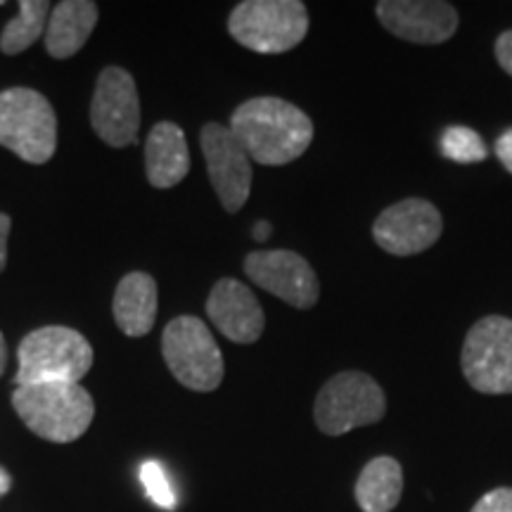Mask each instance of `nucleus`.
I'll return each mask as SVG.
<instances>
[{"label": "nucleus", "instance_id": "obj_8", "mask_svg": "<svg viewBox=\"0 0 512 512\" xmlns=\"http://www.w3.org/2000/svg\"><path fill=\"white\" fill-rule=\"evenodd\" d=\"M460 366L475 392L512 394V318L477 320L465 337Z\"/></svg>", "mask_w": 512, "mask_h": 512}, {"label": "nucleus", "instance_id": "obj_17", "mask_svg": "<svg viewBox=\"0 0 512 512\" xmlns=\"http://www.w3.org/2000/svg\"><path fill=\"white\" fill-rule=\"evenodd\" d=\"M114 320L128 337H143L157 320V283L147 273H128L114 294Z\"/></svg>", "mask_w": 512, "mask_h": 512}, {"label": "nucleus", "instance_id": "obj_5", "mask_svg": "<svg viewBox=\"0 0 512 512\" xmlns=\"http://www.w3.org/2000/svg\"><path fill=\"white\" fill-rule=\"evenodd\" d=\"M0 145L29 164H46L57 150V119L46 95L34 88L0 93Z\"/></svg>", "mask_w": 512, "mask_h": 512}, {"label": "nucleus", "instance_id": "obj_20", "mask_svg": "<svg viewBox=\"0 0 512 512\" xmlns=\"http://www.w3.org/2000/svg\"><path fill=\"white\" fill-rule=\"evenodd\" d=\"M441 152L458 164L484 162L486 155H489L482 136L467 126H448L444 136H441Z\"/></svg>", "mask_w": 512, "mask_h": 512}, {"label": "nucleus", "instance_id": "obj_13", "mask_svg": "<svg viewBox=\"0 0 512 512\" xmlns=\"http://www.w3.org/2000/svg\"><path fill=\"white\" fill-rule=\"evenodd\" d=\"M375 12L389 34L422 46L444 43L458 29V10L444 0H382Z\"/></svg>", "mask_w": 512, "mask_h": 512}, {"label": "nucleus", "instance_id": "obj_7", "mask_svg": "<svg viewBox=\"0 0 512 512\" xmlns=\"http://www.w3.org/2000/svg\"><path fill=\"white\" fill-rule=\"evenodd\" d=\"M162 354L166 366L192 392H214L223 380V356L204 320L178 316L164 328Z\"/></svg>", "mask_w": 512, "mask_h": 512}, {"label": "nucleus", "instance_id": "obj_18", "mask_svg": "<svg viewBox=\"0 0 512 512\" xmlns=\"http://www.w3.org/2000/svg\"><path fill=\"white\" fill-rule=\"evenodd\" d=\"M403 494V472L394 458H373L356 482V501L363 512H392Z\"/></svg>", "mask_w": 512, "mask_h": 512}, {"label": "nucleus", "instance_id": "obj_3", "mask_svg": "<svg viewBox=\"0 0 512 512\" xmlns=\"http://www.w3.org/2000/svg\"><path fill=\"white\" fill-rule=\"evenodd\" d=\"M17 387L41 382H79L93 366V347L72 328L48 325L29 332L17 349Z\"/></svg>", "mask_w": 512, "mask_h": 512}, {"label": "nucleus", "instance_id": "obj_19", "mask_svg": "<svg viewBox=\"0 0 512 512\" xmlns=\"http://www.w3.org/2000/svg\"><path fill=\"white\" fill-rule=\"evenodd\" d=\"M48 12L50 3H46V0H22L19 3V15L3 29L0 50L5 55H17L24 53L29 46H34L36 38L46 29Z\"/></svg>", "mask_w": 512, "mask_h": 512}, {"label": "nucleus", "instance_id": "obj_21", "mask_svg": "<svg viewBox=\"0 0 512 512\" xmlns=\"http://www.w3.org/2000/svg\"><path fill=\"white\" fill-rule=\"evenodd\" d=\"M140 482H143L147 496H150L159 508L164 510L176 508V494L174 489H171L169 477L164 475L162 465L155 463V460H147V463H143V467H140Z\"/></svg>", "mask_w": 512, "mask_h": 512}, {"label": "nucleus", "instance_id": "obj_25", "mask_svg": "<svg viewBox=\"0 0 512 512\" xmlns=\"http://www.w3.org/2000/svg\"><path fill=\"white\" fill-rule=\"evenodd\" d=\"M10 216L0 214V273L8 264V235H10Z\"/></svg>", "mask_w": 512, "mask_h": 512}, {"label": "nucleus", "instance_id": "obj_4", "mask_svg": "<svg viewBox=\"0 0 512 512\" xmlns=\"http://www.w3.org/2000/svg\"><path fill=\"white\" fill-rule=\"evenodd\" d=\"M228 31L254 53H287L309 34V12L299 0H245L230 12Z\"/></svg>", "mask_w": 512, "mask_h": 512}, {"label": "nucleus", "instance_id": "obj_12", "mask_svg": "<svg viewBox=\"0 0 512 512\" xmlns=\"http://www.w3.org/2000/svg\"><path fill=\"white\" fill-rule=\"evenodd\" d=\"M245 273L261 290L275 294L294 309H311L320 297L316 271L304 256L290 249L247 254Z\"/></svg>", "mask_w": 512, "mask_h": 512}, {"label": "nucleus", "instance_id": "obj_23", "mask_svg": "<svg viewBox=\"0 0 512 512\" xmlns=\"http://www.w3.org/2000/svg\"><path fill=\"white\" fill-rule=\"evenodd\" d=\"M496 57L505 74L512 76V29L503 31L496 41Z\"/></svg>", "mask_w": 512, "mask_h": 512}, {"label": "nucleus", "instance_id": "obj_24", "mask_svg": "<svg viewBox=\"0 0 512 512\" xmlns=\"http://www.w3.org/2000/svg\"><path fill=\"white\" fill-rule=\"evenodd\" d=\"M496 155L501 159V164L512 174V128L501 133V138L496 140Z\"/></svg>", "mask_w": 512, "mask_h": 512}, {"label": "nucleus", "instance_id": "obj_14", "mask_svg": "<svg viewBox=\"0 0 512 512\" xmlns=\"http://www.w3.org/2000/svg\"><path fill=\"white\" fill-rule=\"evenodd\" d=\"M207 313L216 330L235 344L256 342L266 325L259 299L245 283L235 278H223L214 285L207 299Z\"/></svg>", "mask_w": 512, "mask_h": 512}, {"label": "nucleus", "instance_id": "obj_11", "mask_svg": "<svg viewBox=\"0 0 512 512\" xmlns=\"http://www.w3.org/2000/svg\"><path fill=\"white\" fill-rule=\"evenodd\" d=\"M444 230L439 209L420 197L392 204L377 216L373 238L377 247L394 256H413L437 245Z\"/></svg>", "mask_w": 512, "mask_h": 512}, {"label": "nucleus", "instance_id": "obj_15", "mask_svg": "<svg viewBox=\"0 0 512 512\" xmlns=\"http://www.w3.org/2000/svg\"><path fill=\"white\" fill-rule=\"evenodd\" d=\"M190 150L181 126L162 121L150 131L145 143V174L155 188H174L188 176Z\"/></svg>", "mask_w": 512, "mask_h": 512}, {"label": "nucleus", "instance_id": "obj_16", "mask_svg": "<svg viewBox=\"0 0 512 512\" xmlns=\"http://www.w3.org/2000/svg\"><path fill=\"white\" fill-rule=\"evenodd\" d=\"M98 24V5L91 0H64L50 10L46 29V50L50 57L64 60L83 48Z\"/></svg>", "mask_w": 512, "mask_h": 512}, {"label": "nucleus", "instance_id": "obj_2", "mask_svg": "<svg viewBox=\"0 0 512 512\" xmlns=\"http://www.w3.org/2000/svg\"><path fill=\"white\" fill-rule=\"evenodd\" d=\"M12 406L36 437L69 444L91 427L95 403L79 382H41L17 387Z\"/></svg>", "mask_w": 512, "mask_h": 512}, {"label": "nucleus", "instance_id": "obj_22", "mask_svg": "<svg viewBox=\"0 0 512 512\" xmlns=\"http://www.w3.org/2000/svg\"><path fill=\"white\" fill-rule=\"evenodd\" d=\"M470 512H512V489H494L484 494Z\"/></svg>", "mask_w": 512, "mask_h": 512}, {"label": "nucleus", "instance_id": "obj_28", "mask_svg": "<svg viewBox=\"0 0 512 512\" xmlns=\"http://www.w3.org/2000/svg\"><path fill=\"white\" fill-rule=\"evenodd\" d=\"M8 489H10V477H8V472L0 467V496L8 494Z\"/></svg>", "mask_w": 512, "mask_h": 512}, {"label": "nucleus", "instance_id": "obj_10", "mask_svg": "<svg viewBox=\"0 0 512 512\" xmlns=\"http://www.w3.org/2000/svg\"><path fill=\"white\" fill-rule=\"evenodd\" d=\"M200 145L207 159L209 181L214 185L216 195L223 209L235 214L245 207L252 192V159L247 150L230 131V126L207 124L200 133Z\"/></svg>", "mask_w": 512, "mask_h": 512}, {"label": "nucleus", "instance_id": "obj_9", "mask_svg": "<svg viewBox=\"0 0 512 512\" xmlns=\"http://www.w3.org/2000/svg\"><path fill=\"white\" fill-rule=\"evenodd\" d=\"M91 124L110 147H128L138 140V88L126 69L107 67L100 72L91 102Z\"/></svg>", "mask_w": 512, "mask_h": 512}, {"label": "nucleus", "instance_id": "obj_6", "mask_svg": "<svg viewBox=\"0 0 512 512\" xmlns=\"http://www.w3.org/2000/svg\"><path fill=\"white\" fill-rule=\"evenodd\" d=\"M387 413V399L373 377L358 370H344L330 377L316 396L318 430L328 437H342L356 427L380 422Z\"/></svg>", "mask_w": 512, "mask_h": 512}, {"label": "nucleus", "instance_id": "obj_26", "mask_svg": "<svg viewBox=\"0 0 512 512\" xmlns=\"http://www.w3.org/2000/svg\"><path fill=\"white\" fill-rule=\"evenodd\" d=\"M271 223L268 221H259L256 223V226L252 228V235H254V240H259V242H266L268 238H271Z\"/></svg>", "mask_w": 512, "mask_h": 512}, {"label": "nucleus", "instance_id": "obj_27", "mask_svg": "<svg viewBox=\"0 0 512 512\" xmlns=\"http://www.w3.org/2000/svg\"><path fill=\"white\" fill-rule=\"evenodd\" d=\"M5 366H8V347H5V339L0 335V375H3Z\"/></svg>", "mask_w": 512, "mask_h": 512}, {"label": "nucleus", "instance_id": "obj_1", "mask_svg": "<svg viewBox=\"0 0 512 512\" xmlns=\"http://www.w3.org/2000/svg\"><path fill=\"white\" fill-rule=\"evenodd\" d=\"M230 131L240 140L252 162L283 166L299 159L313 140V121L292 102L280 98H252L230 117Z\"/></svg>", "mask_w": 512, "mask_h": 512}]
</instances>
